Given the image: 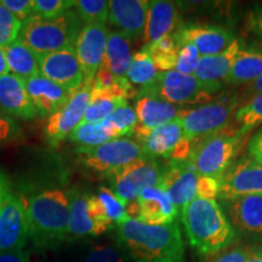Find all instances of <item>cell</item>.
<instances>
[{"mask_svg": "<svg viewBox=\"0 0 262 262\" xmlns=\"http://www.w3.org/2000/svg\"><path fill=\"white\" fill-rule=\"evenodd\" d=\"M133 135L146 155L153 158L163 157L169 162H187L192 153L193 142L186 136L178 118L153 129L139 123Z\"/></svg>", "mask_w": 262, "mask_h": 262, "instance_id": "7", "label": "cell"}, {"mask_svg": "<svg viewBox=\"0 0 262 262\" xmlns=\"http://www.w3.org/2000/svg\"><path fill=\"white\" fill-rule=\"evenodd\" d=\"M73 10L83 25H104L110 4L106 0H74Z\"/></svg>", "mask_w": 262, "mask_h": 262, "instance_id": "35", "label": "cell"}, {"mask_svg": "<svg viewBox=\"0 0 262 262\" xmlns=\"http://www.w3.org/2000/svg\"><path fill=\"white\" fill-rule=\"evenodd\" d=\"M127 101L124 98L117 97L111 95L106 91L93 89L91 88V102L85 113L84 120L85 123H101L111 116L117 108L126 104Z\"/></svg>", "mask_w": 262, "mask_h": 262, "instance_id": "31", "label": "cell"}, {"mask_svg": "<svg viewBox=\"0 0 262 262\" xmlns=\"http://www.w3.org/2000/svg\"><path fill=\"white\" fill-rule=\"evenodd\" d=\"M199 175L187 162H169L164 170L159 185L168 193L170 201L178 209L185 208L188 203L196 198V183Z\"/></svg>", "mask_w": 262, "mask_h": 262, "instance_id": "18", "label": "cell"}, {"mask_svg": "<svg viewBox=\"0 0 262 262\" xmlns=\"http://www.w3.org/2000/svg\"><path fill=\"white\" fill-rule=\"evenodd\" d=\"M28 239L25 201L11 192L0 204V253L24 250Z\"/></svg>", "mask_w": 262, "mask_h": 262, "instance_id": "13", "label": "cell"}, {"mask_svg": "<svg viewBox=\"0 0 262 262\" xmlns=\"http://www.w3.org/2000/svg\"><path fill=\"white\" fill-rule=\"evenodd\" d=\"M142 49L149 54L157 71L169 72L175 70L179 45L176 44L172 35L164 37L150 45H145Z\"/></svg>", "mask_w": 262, "mask_h": 262, "instance_id": "33", "label": "cell"}, {"mask_svg": "<svg viewBox=\"0 0 262 262\" xmlns=\"http://www.w3.org/2000/svg\"><path fill=\"white\" fill-rule=\"evenodd\" d=\"M133 60L131 41L119 32H110L102 64L118 78H125Z\"/></svg>", "mask_w": 262, "mask_h": 262, "instance_id": "27", "label": "cell"}, {"mask_svg": "<svg viewBox=\"0 0 262 262\" xmlns=\"http://www.w3.org/2000/svg\"><path fill=\"white\" fill-rule=\"evenodd\" d=\"M26 89L40 117H50L67 103L72 91L38 74L25 80Z\"/></svg>", "mask_w": 262, "mask_h": 262, "instance_id": "20", "label": "cell"}, {"mask_svg": "<svg viewBox=\"0 0 262 262\" xmlns=\"http://www.w3.org/2000/svg\"><path fill=\"white\" fill-rule=\"evenodd\" d=\"M181 22L180 11L173 3L165 0L149 2L148 12L143 33V42L150 45L178 31Z\"/></svg>", "mask_w": 262, "mask_h": 262, "instance_id": "23", "label": "cell"}, {"mask_svg": "<svg viewBox=\"0 0 262 262\" xmlns=\"http://www.w3.org/2000/svg\"><path fill=\"white\" fill-rule=\"evenodd\" d=\"M74 0H34L33 2V15L45 19L56 18L68 10L73 9Z\"/></svg>", "mask_w": 262, "mask_h": 262, "instance_id": "38", "label": "cell"}, {"mask_svg": "<svg viewBox=\"0 0 262 262\" xmlns=\"http://www.w3.org/2000/svg\"><path fill=\"white\" fill-rule=\"evenodd\" d=\"M11 193L10 189V181L8 175H6L4 170L0 169V204L5 201L6 196Z\"/></svg>", "mask_w": 262, "mask_h": 262, "instance_id": "50", "label": "cell"}, {"mask_svg": "<svg viewBox=\"0 0 262 262\" xmlns=\"http://www.w3.org/2000/svg\"><path fill=\"white\" fill-rule=\"evenodd\" d=\"M250 248L237 247L225 250L211 262H247L250 256Z\"/></svg>", "mask_w": 262, "mask_h": 262, "instance_id": "46", "label": "cell"}, {"mask_svg": "<svg viewBox=\"0 0 262 262\" xmlns=\"http://www.w3.org/2000/svg\"><path fill=\"white\" fill-rule=\"evenodd\" d=\"M221 203L237 235L262 241V195L239 196Z\"/></svg>", "mask_w": 262, "mask_h": 262, "instance_id": "16", "label": "cell"}, {"mask_svg": "<svg viewBox=\"0 0 262 262\" xmlns=\"http://www.w3.org/2000/svg\"><path fill=\"white\" fill-rule=\"evenodd\" d=\"M244 136L235 131L215 134L193 143L188 164L201 176H212L220 179L233 162L243 143Z\"/></svg>", "mask_w": 262, "mask_h": 262, "instance_id": "6", "label": "cell"}, {"mask_svg": "<svg viewBox=\"0 0 262 262\" xmlns=\"http://www.w3.org/2000/svg\"><path fill=\"white\" fill-rule=\"evenodd\" d=\"M235 95H222L192 110H180L178 119L193 143L228 129L238 110Z\"/></svg>", "mask_w": 262, "mask_h": 262, "instance_id": "5", "label": "cell"}, {"mask_svg": "<svg viewBox=\"0 0 262 262\" xmlns=\"http://www.w3.org/2000/svg\"><path fill=\"white\" fill-rule=\"evenodd\" d=\"M248 150L251 158H254L262 165V129L254 134V136L249 141Z\"/></svg>", "mask_w": 262, "mask_h": 262, "instance_id": "48", "label": "cell"}, {"mask_svg": "<svg viewBox=\"0 0 262 262\" xmlns=\"http://www.w3.org/2000/svg\"><path fill=\"white\" fill-rule=\"evenodd\" d=\"M244 45L238 39L229 45L225 51L212 56H201L196 64L194 77L208 86L211 93H217L221 89L222 81L226 80L234 63L235 57Z\"/></svg>", "mask_w": 262, "mask_h": 262, "instance_id": "22", "label": "cell"}, {"mask_svg": "<svg viewBox=\"0 0 262 262\" xmlns=\"http://www.w3.org/2000/svg\"><path fill=\"white\" fill-rule=\"evenodd\" d=\"M90 102L91 83H84L72 94L70 100L60 111L49 117L45 125V139L49 145L57 146L83 123Z\"/></svg>", "mask_w": 262, "mask_h": 262, "instance_id": "11", "label": "cell"}, {"mask_svg": "<svg viewBox=\"0 0 262 262\" xmlns=\"http://www.w3.org/2000/svg\"><path fill=\"white\" fill-rule=\"evenodd\" d=\"M0 262H31L29 253L26 250L0 253Z\"/></svg>", "mask_w": 262, "mask_h": 262, "instance_id": "49", "label": "cell"}, {"mask_svg": "<svg viewBox=\"0 0 262 262\" xmlns=\"http://www.w3.org/2000/svg\"><path fill=\"white\" fill-rule=\"evenodd\" d=\"M253 249H254V251H255V253H257V254L260 255V256L262 257V244L257 245V247H255V248H253Z\"/></svg>", "mask_w": 262, "mask_h": 262, "instance_id": "54", "label": "cell"}, {"mask_svg": "<svg viewBox=\"0 0 262 262\" xmlns=\"http://www.w3.org/2000/svg\"><path fill=\"white\" fill-rule=\"evenodd\" d=\"M159 72L157 71L155 63L149 54L145 49L135 52L126 73V79L133 85H140L141 89L152 85L158 78Z\"/></svg>", "mask_w": 262, "mask_h": 262, "instance_id": "32", "label": "cell"}, {"mask_svg": "<svg viewBox=\"0 0 262 262\" xmlns=\"http://www.w3.org/2000/svg\"><path fill=\"white\" fill-rule=\"evenodd\" d=\"M250 256H249L247 262H262V257L257 253H255L254 249L250 248Z\"/></svg>", "mask_w": 262, "mask_h": 262, "instance_id": "53", "label": "cell"}, {"mask_svg": "<svg viewBox=\"0 0 262 262\" xmlns=\"http://www.w3.org/2000/svg\"><path fill=\"white\" fill-rule=\"evenodd\" d=\"M0 110L11 118L24 120L39 116L26 89L25 79L11 73L0 75Z\"/></svg>", "mask_w": 262, "mask_h": 262, "instance_id": "21", "label": "cell"}, {"mask_svg": "<svg viewBox=\"0 0 262 262\" xmlns=\"http://www.w3.org/2000/svg\"><path fill=\"white\" fill-rule=\"evenodd\" d=\"M221 180L212 176H201L196 183V198L206 199V201H216L220 194Z\"/></svg>", "mask_w": 262, "mask_h": 262, "instance_id": "44", "label": "cell"}, {"mask_svg": "<svg viewBox=\"0 0 262 262\" xmlns=\"http://www.w3.org/2000/svg\"><path fill=\"white\" fill-rule=\"evenodd\" d=\"M70 193V222H68V238H81L95 235L94 225L88 211L89 193L79 188H73Z\"/></svg>", "mask_w": 262, "mask_h": 262, "instance_id": "28", "label": "cell"}, {"mask_svg": "<svg viewBox=\"0 0 262 262\" xmlns=\"http://www.w3.org/2000/svg\"><path fill=\"white\" fill-rule=\"evenodd\" d=\"M88 211H89L90 220L94 225V231L95 235H100L104 233L108 228H111V226L113 225V222L110 220L106 210H104V206L102 202L100 201L97 195L90 194L88 196Z\"/></svg>", "mask_w": 262, "mask_h": 262, "instance_id": "39", "label": "cell"}, {"mask_svg": "<svg viewBox=\"0 0 262 262\" xmlns=\"http://www.w3.org/2000/svg\"><path fill=\"white\" fill-rule=\"evenodd\" d=\"M181 221L189 245L202 256L220 254L238 239L216 201L193 199L181 210Z\"/></svg>", "mask_w": 262, "mask_h": 262, "instance_id": "3", "label": "cell"}, {"mask_svg": "<svg viewBox=\"0 0 262 262\" xmlns=\"http://www.w3.org/2000/svg\"><path fill=\"white\" fill-rule=\"evenodd\" d=\"M176 44L191 45L201 56H212L225 51L235 40L228 29L214 25H181L172 34Z\"/></svg>", "mask_w": 262, "mask_h": 262, "instance_id": "14", "label": "cell"}, {"mask_svg": "<svg viewBox=\"0 0 262 262\" xmlns=\"http://www.w3.org/2000/svg\"><path fill=\"white\" fill-rule=\"evenodd\" d=\"M11 74L22 79H29L39 73V55L19 40L3 48Z\"/></svg>", "mask_w": 262, "mask_h": 262, "instance_id": "29", "label": "cell"}, {"mask_svg": "<svg viewBox=\"0 0 262 262\" xmlns=\"http://www.w3.org/2000/svg\"><path fill=\"white\" fill-rule=\"evenodd\" d=\"M83 24L73 9L56 18L45 19L32 15L22 22L18 40L35 54L44 55L75 47Z\"/></svg>", "mask_w": 262, "mask_h": 262, "instance_id": "4", "label": "cell"}, {"mask_svg": "<svg viewBox=\"0 0 262 262\" xmlns=\"http://www.w3.org/2000/svg\"><path fill=\"white\" fill-rule=\"evenodd\" d=\"M8 72H9V67H8V63H6L4 50H3V48H0V75L8 74Z\"/></svg>", "mask_w": 262, "mask_h": 262, "instance_id": "52", "label": "cell"}, {"mask_svg": "<svg viewBox=\"0 0 262 262\" xmlns=\"http://www.w3.org/2000/svg\"><path fill=\"white\" fill-rule=\"evenodd\" d=\"M137 199L141 205L140 221L143 224L153 226L172 224L178 216V209L160 185L143 189Z\"/></svg>", "mask_w": 262, "mask_h": 262, "instance_id": "24", "label": "cell"}, {"mask_svg": "<svg viewBox=\"0 0 262 262\" xmlns=\"http://www.w3.org/2000/svg\"><path fill=\"white\" fill-rule=\"evenodd\" d=\"M97 196L102 202L104 210H106L108 217H110V220L113 224L118 225L126 220L127 217L125 214V205L123 203H120L119 199L114 195L112 189L107 187H101Z\"/></svg>", "mask_w": 262, "mask_h": 262, "instance_id": "40", "label": "cell"}, {"mask_svg": "<svg viewBox=\"0 0 262 262\" xmlns=\"http://www.w3.org/2000/svg\"><path fill=\"white\" fill-rule=\"evenodd\" d=\"M137 96H153L176 106V104H205L215 98L194 75L181 74L176 71L160 72L157 80L139 91Z\"/></svg>", "mask_w": 262, "mask_h": 262, "instance_id": "8", "label": "cell"}, {"mask_svg": "<svg viewBox=\"0 0 262 262\" xmlns=\"http://www.w3.org/2000/svg\"><path fill=\"white\" fill-rule=\"evenodd\" d=\"M22 21L9 11L0 2V48H6L18 40Z\"/></svg>", "mask_w": 262, "mask_h": 262, "instance_id": "37", "label": "cell"}, {"mask_svg": "<svg viewBox=\"0 0 262 262\" xmlns=\"http://www.w3.org/2000/svg\"><path fill=\"white\" fill-rule=\"evenodd\" d=\"M248 28L254 33L256 37L262 40V8L255 9L248 16Z\"/></svg>", "mask_w": 262, "mask_h": 262, "instance_id": "47", "label": "cell"}, {"mask_svg": "<svg viewBox=\"0 0 262 262\" xmlns=\"http://www.w3.org/2000/svg\"><path fill=\"white\" fill-rule=\"evenodd\" d=\"M100 124L111 139H122V136L133 135L134 130L139 124V119H137L135 108L126 103L117 108Z\"/></svg>", "mask_w": 262, "mask_h": 262, "instance_id": "30", "label": "cell"}, {"mask_svg": "<svg viewBox=\"0 0 262 262\" xmlns=\"http://www.w3.org/2000/svg\"><path fill=\"white\" fill-rule=\"evenodd\" d=\"M71 142L77 143L79 147H97L111 141L110 136L104 133L100 123H85L83 122L77 126L68 136ZM114 140V139H113Z\"/></svg>", "mask_w": 262, "mask_h": 262, "instance_id": "36", "label": "cell"}, {"mask_svg": "<svg viewBox=\"0 0 262 262\" xmlns=\"http://www.w3.org/2000/svg\"><path fill=\"white\" fill-rule=\"evenodd\" d=\"M118 242L134 262H183L185 245L179 225L153 226L129 220L117 225Z\"/></svg>", "mask_w": 262, "mask_h": 262, "instance_id": "1", "label": "cell"}, {"mask_svg": "<svg viewBox=\"0 0 262 262\" xmlns=\"http://www.w3.org/2000/svg\"><path fill=\"white\" fill-rule=\"evenodd\" d=\"M77 153L80 156L79 162L84 168L101 173L103 178L147 156L142 147L130 139H114L91 148L78 147Z\"/></svg>", "mask_w": 262, "mask_h": 262, "instance_id": "10", "label": "cell"}, {"mask_svg": "<svg viewBox=\"0 0 262 262\" xmlns=\"http://www.w3.org/2000/svg\"><path fill=\"white\" fill-rule=\"evenodd\" d=\"M247 93L248 94H254V96H255V95L262 93V77L258 78L257 80H255L254 83L248 85Z\"/></svg>", "mask_w": 262, "mask_h": 262, "instance_id": "51", "label": "cell"}, {"mask_svg": "<svg viewBox=\"0 0 262 262\" xmlns=\"http://www.w3.org/2000/svg\"><path fill=\"white\" fill-rule=\"evenodd\" d=\"M24 137V133L14 118L0 110V148L18 142Z\"/></svg>", "mask_w": 262, "mask_h": 262, "instance_id": "41", "label": "cell"}, {"mask_svg": "<svg viewBox=\"0 0 262 262\" xmlns=\"http://www.w3.org/2000/svg\"><path fill=\"white\" fill-rule=\"evenodd\" d=\"M84 262H126L124 254L108 245H97L86 255Z\"/></svg>", "mask_w": 262, "mask_h": 262, "instance_id": "43", "label": "cell"}, {"mask_svg": "<svg viewBox=\"0 0 262 262\" xmlns=\"http://www.w3.org/2000/svg\"><path fill=\"white\" fill-rule=\"evenodd\" d=\"M25 206L28 238L35 249H56L68 239L70 193L67 191L62 188L41 189L26 199Z\"/></svg>", "mask_w": 262, "mask_h": 262, "instance_id": "2", "label": "cell"}, {"mask_svg": "<svg viewBox=\"0 0 262 262\" xmlns=\"http://www.w3.org/2000/svg\"><path fill=\"white\" fill-rule=\"evenodd\" d=\"M39 73L72 93L84 84V74L75 47L39 55Z\"/></svg>", "mask_w": 262, "mask_h": 262, "instance_id": "15", "label": "cell"}, {"mask_svg": "<svg viewBox=\"0 0 262 262\" xmlns=\"http://www.w3.org/2000/svg\"><path fill=\"white\" fill-rule=\"evenodd\" d=\"M135 112L141 125L153 129L176 119L180 110L160 98L140 96L135 102Z\"/></svg>", "mask_w": 262, "mask_h": 262, "instance_id": "25", "label": "cell"}, {"mask_svg": "<svg viewBox=\"0 0 262 262\" xmlns=\"http://www.w3.org/2000/svg\"><path fill=\"white\" fill-rule=\"evenodd\" d=\"M262 77V50L256 48H242L235 57L226 83L239 86L251 84Z\"/></svg>", "mask_w": 262, "mask_h": 262, "instance_id": "26", "label": "cell"}, {"mask_svg": "<svg viewBox=\"0 0 262 262\" xmlns=\"http://www.w3.org/2000/svg\"><path fill=\"white\" fill-rule=\"evenodd\" d=\"M108 22L130 39L143 38L149 2L147 0H111Z\"/></svg>", "mask_w": 262, "mask_h": 262, "instance_id": "19", "label": "cell"}, {"mask_svg": "<svg viewBox=\"0 0 262 262\" xmlns=\"http://www.w3.org/2000/svg\"><path fill=\"white\" fill-rule=\"evenodd\" d=\"M234 122L239 125L237 133L241 136H245L262 123V93L255 95L247 104L238 108Z\"/></svg>", "mask_w": 262, "mask_h": 262, "instance_id": "34", "label": "cell"}, {"mask_svg": "<svg viewBox=\"0 0 262 262\" xmlns=\"http://www.w3.org/2000/svg\"><path fill=\"white\" fill-rule=\"evenodd\" d=\"M165 168L153 157L146 156L126 164L117 171L107 176L114 195L126 205L136 201L143 189L158 186L162 181Z\"/></svg>", "mask_w": 262, "mask_h": 262, "instance_id": "9", "label": "cell"}, {"mask_svg": "<svg viewBox=\"0 0 262 262\" xmlns=\"http://www.w3.org/2000/svg\"><path fill=\"white\" fill-rule=\"evenodd\" d=\"M2 4L22 22L33 15L32 0H2Z\"/></svg>", "mask_w": 262, "mask_h": 262, "instance_id": "45", "label": "cell"}, {"mask_svg": "<svg viewBox=\"0 0 262 262\" xmlns=\"http://www.w3.org/2000/svg\"><path fill=\"white\" fill-rule=\"evenodd\" d=\"M262 195V165L251 157L233 160L221 178L219 199Z\"/></svg>", "mask_w": 262, "mask_h": 262, "instance_id": "12", "label": "cell"}, {"mask_svg": "<svg viewBox=\"0 0 262 262\" xmlns=\"http://www.w3.org/2000/svg\"><path fill=\"white\" fill-rule=\"evenodd\" d=\"M201 55L191 45H182L179 47L178 58H176L175 70L181 74L193 75L195 72L196 64H198Z\"/></svg>", "mask_w": 262, "mask_h": 262, "instance_id": "42", "label": "cell"}, {"mask_svg": "<svg viewBox=\"0 0 262 262\" xmlns=\"http://www.w3.org/2000/svg\"><path fill=\"white\" fill-rule=\"evenodd\" d=\"M110 31L104 25H86L75 41V51L84 74V83H93L102 64Z\"/></svg>", "mask_w": 262, "mask_h": 262, "instance_id": "17", "label": "cell"}]
</instances>
